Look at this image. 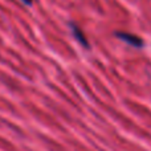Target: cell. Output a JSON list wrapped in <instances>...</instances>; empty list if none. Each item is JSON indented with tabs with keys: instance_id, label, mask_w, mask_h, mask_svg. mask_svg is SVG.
Here are the masks:
<instances>
[{
	"instance_id": "6da1fadb",
	"label": "cell",
	"mask_w": 151,
	"mask_h": 151,
	"mask_svg": "<svg viewBox=\"0 0 151 151\" xmlns=\"http://www.w3.org/2000/svg\"><path fill=\"white\" fill-rule=\"evenodd\" d=\"M115 36L118 37L119 40L125 41L126 44L131 45V47H135V48H142L143 47V40L141 37H138L137 35H133V33H129V32H115Z\"/></svg>"
},
{
	"instance_id": "7a4b0ae2",
	"label": "cell",
	"mask_w": 151,
	"mask_h": 151,
	"mask_svg": "<svg viewBox=\"0 0 151 151\" xmlns=\"http://www.w3.org/2000/svg\"><path fill=\"white\" fill-rule=\"evenodd\" d=\"M69 27H70L72 35H73V37L78 41V44L82 45L83 48H89V41H88V39H86L85 33L82 32V29L76 23H69Z\"/></svg>"
},
{
	"instance_id": "3957f363",
	"label": "cell",
	"mask_w": 151,
	"mask_h": 151,
	"mask_svg": "<svg viewBox=\"0 0 151 151\" xmlns=\"http://www.w3.org/2000/svg\"><path fill=\"white\" fill-rule=\"evenodd\" d=\"M21 1H23L24 4H27V5H31L32 3H33V0H21Z\"/></svg>"
}]
</instances>
